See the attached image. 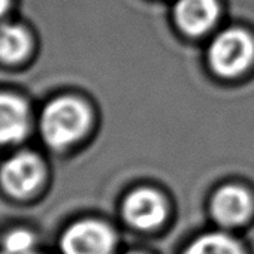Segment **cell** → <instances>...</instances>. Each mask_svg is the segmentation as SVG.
Wrapping results in <instances>:
<instances>
[{
	"label": "cell",
	"instance_id": "52a82bcc",
	"mask_svg": "<svg viewBox=\"0 0 254 254\" xmlns=\"http://www.w3.org/2000/svg\"><path fill=\"white\" fill-rule=\"evenodd\" d=\"M30 130V109L14 96L0 93V144H18Z\"/></svg>",
	"mask_w": 254,
	"mask_h": 254
},
{
	"label": "cell",
	"instance_id": "ba28073f",
	"mask_svg": "<svg viewBox=\"0 0 254 254\" xmlns=\"http://www.w3.org/2000/svg\"><path fill=\"white\" fill-rule=\"evenodd\" d=\"M211 211L214 218L223 226H238L244 223L251 211L250 194L238 186H226L212 197Z\"/></svg>",
	"mask_w": 254,
	"mask_h": 254
},
{
	"label": "cell",
	"instance_id": "7a4b0ae2",
	"mask_svg": "<svg viewBox=\"0 0 254 254\" xmlns=\"http://www.w3.org/2000/svg\"><path fill=\"white\" fill-rule=\"evenodd\" d=\"M90 123V109L82 100L59 97L50 102L42 112V138L53 148H66L85 135Z\"/></svg>",
	"mask_w": 254,
	"mask_h": 254
},
{
	"label": "cell",
	"instance_id": "8992f818",
	"mask_svg": "<svg viewBox=\"0 0 254 254\" xmlns=\"http://www.w3.org/2000/svg\"><path fill=\"white\" fill-rule=\"evenodd\" d=\"M123 214L126 221L141 230H151L162 224L166 215L163 197L150 189L132 191L124 200Z\"/></svg>",
	"mask_w": 254,
	"mask_h": 254
},
{
	"label": "cell",
	"instance_id": "7c38bea8",
	"mask_svg": "<svg viewBox=\"0 0 254 254\" xmlns=\"http://www.w3.org/2000/svg\"><path fill=\"white\" fill-rule=\"evenodd\" d=\"M9 6H11V0H0V20L5 17Z\"/></svg>",
	"mask_w": 254,
	"mask_h": 254
},
{
	"label": "cell",
	"instance_id": "277c9868",
	"mask_svg": "<svg viewBox=\"0 0 254 254\" xmlns=\"http://www.w3.org/2000/svg\"><path fill=\"white\" fill-rule=\"evenodd\" d=\"M45 178V166L35 153L23 151L12 156L0 169V181L3 189L17 197L35 193Z\"/></svg>",
	"mask_w": 254,
	"mask_h": 254
},
{
	"label": "cell",
	"instance_id": "5bb4252c",
	"mask_svg": "<svg viewBox=\"0 0 254 254\" xmlns=\"http://www.w3.org/2000/svg\"><path fill=\"white\" fill-rule=\"evenodd\" d=\"M36 254H38V253H36Z\"/></svg>",
	"mask_w": 254,
	"mask_h": 254
},
{
	"label": "cell",
	"instance_id": "4fadbf2b",
	"mask_svg": "<svg viewBox=\"0 0 254 254\" xmlns=\"http://www.w3.org/2000/svg\"><path fill=\"white\" fill-rule=\"evenodd\" d=\"M130 254H139V253H130Z\"/></svg>",
	"mask_w": 254,
	"mask_h": 254
},
{
	"label": "cell",
	"instance_id": "8fae6325",
	"mask_svg": "<svg viewBox=\"0 0 254 254\" xmlns=\"http://www.w3.org/2000/svg\"><path fill=\"white\" fill-rule=\"evenodd\" d=\"M0 254H36L33 235L26 230L12 232L5 239Z\"/></svg>",
	"mask_w": 254,
	"mask_h": 254
},
{
	"label": "cell",
	"instance_id": "5b68a950",
	"mask_svg": "<svg viewBox=\"0 0 254 254\" xmlns=\"http://www.w3.org/2000/svg\"><path fill=\"white\" fill-rule=\"evenodd\" d=\"M114 244L112 230L97 220L76 221L62 238L64 254H111Z\"/></svg>",
	"mask_w": 254,
	"mask_h": 254
},
{
	"label": "cell",
	"instance_id": "6da1fadb",
	"mask_svg": "<svg viewBox=\"0 0 254 254\" xmlns=\"http://www.w3.org/2000/svg\"><path fill=\"white\" fill-rule=\"evenodd\" d=\"M206 59L220 76L242 75L254 63V32L245 24H227L209 41Z\"/></svg>",
	"mask_w": 254,
	"mask_h": 254
},
{
	"label": "cell",
	"instance_id": "30bf717a",
	"mask_svg": "<svg viewBox=\"0 0 254 254\" xmlns=\"http://www.w3.org/2000/svg\"><path fill=\"white\" fill-rule=\"evenodd\" d=\"M186 254H244L241 245L224 233H208L196 239Z\"/></svg>",
	"mask_w": 254,
	"mask_h": 254
},
{
	"label": "cell",
	"instance_id": "9c48e42d",
	"mask_svg": "<svg viewBox=\"0 0 254 254\" xmlns=\"http://www.w3.org/2000/svg\"><path fill=\"white\" fill-rule=\"evenodd\" d=\"M32 51V36L20 24H0V62L20 63Z\"/></svg>",
	"mask_w": 254,
	"mask_h": 254
},
{
	"label": "cell",
	"instance_id": "3957f363",
	"mask_svg": "<svg viewBox=\"0 0 254 254\" xmlns=\"http://www.w3.org/2000/svg\"><path fill=\"white\" fill-rule=\"evenodd\" d=\"M171 15L180 35L202 39L218 27L226 8L223 0H172Z\"/></svg>",
	"mask_w": 254,
	"mask_h": 254
}]
</instances>
